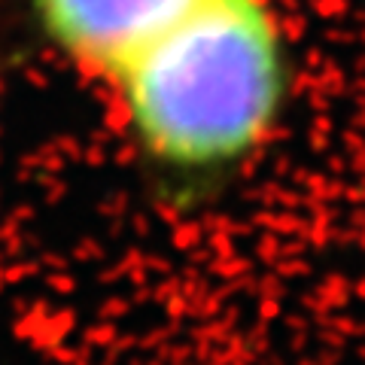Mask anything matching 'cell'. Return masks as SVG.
I'll return each instance as SVG.
<instances>
[{
  "instance_id": "2",
  "label": "cell",
  "mask_w": 365,
  "mask_h": 365,
  "mask_svg": "<svg viewBox=\"0 0 365 365\" xmlns=\"http://www.w3.org/2000/svg\"><path fill=\"white\" fill-rule=\"evenodd\" d=\"M195 0H34L46 37L79 67L116 76Z\"/></svg>"
},
{
  "instance_id": "1",
  "label": "cell",
  "mask_w": 365,
  "mask_h": 365,
  "mask_svg": "<svg viewBox=\"0 0 365 365\" xmlns=\"http://www.w3.org/2000/svg\"><path fill=\"white\" fill-rule=\"evenodd\" d=\"M146 162L213 180L247 162L287 98V55L268 0H195L110 79Z\"/></svg>"
}]
</instances>
